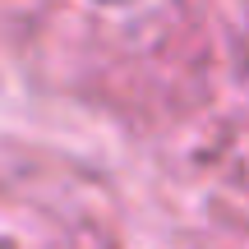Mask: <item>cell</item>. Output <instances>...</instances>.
Here are the masks:
<instances>
[{
	"label": "cell",
	"mask_w": 249,
	"mask_h": 249,
	"mask_svg": "<svg viewBox=\"0 0 249 249\" xmlns=\"http://www.w3.org/2000/svg\"><path fill=\"white\" fill-rule=\"evenodd\" d=\"M92 5H134V0H92Z\"/></svg>",
	"instance_id": "cell-1"
}]
</instances>
